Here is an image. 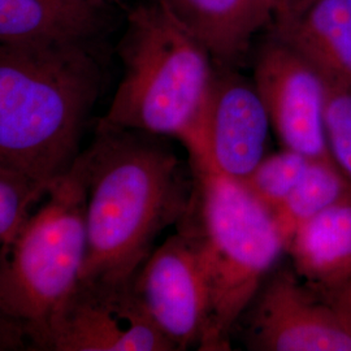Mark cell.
Instances as JSON below:
<instances>
[{"label":"cell","mask_w":351,"mask_h":351,"mask_svg":"<svg viewBox=\"0 0 351 351\" xmlns=\"http://www.w3.org/2000/svg\"><path fill=\"white\" fill-rule=\"evenodd\" d=\"M81 158L86 256L80 281L132 284L163 230L190 213L193 168L163 137L101 123Z\"/></svg>","instance_id":"obj_1"},{"label":"cell","mask_w":351,"mask_h":351,"mask_svg":"<svg viewBox=\"0 0 351 351\" xmlns=\"http://www.w3.org/2000/svg\"><path fill=\"white\" fill-rule=\"evenodd\" d=\"M103 78L93 43L0 45V171L50 191L82 154Z\"/></svg>","instance_id":"obj_2"},{"label":"cell","mask_w":351,"mask_h":351,"mask_svg":"<svg viewBox=\"0 0 351 351\" xmlns=\"http://www.w3.org/2000/svg\"><path fill=\"white\" fill-rule=\"evenodd\" d=\"M119 55L123 77L103 125L175 138L191 151L215 66L213 58L160 0L132 8Z\"/></svg>","instance_id":"obj_3"},{"label":"cell","mask_w":351,"mask_h":351,"mask_svg":"<svg viewBox=\"0 0 351 351\" xmlns=\"http://www.w3.org/2000/svg\"><path fill=\"white\" fill-rule=\"evenodd\" d=\"M191 165V164H190ZM193 168V206L182 220L191 226L206 272L210 307L199 350H230L239 319L287 246L272 213L239 181Z\"/></svg>","instance_id":"obj_4"},{"label":"cell","mask_w":351,"mask_h":351,"mask_svg":"<svg viewBox=\"0 0 351 351\" xmlns=\"http://www.w3.org/2000/svg\"><path fill=\"white\" fill-rule=\"evenodd\" d=\"M86 256V172L82 158L0 247V310L42 350L55 316L81 280Z\"/></svg>","instance_id":"obj_5"},{"label":"cell","mask_w":351,"mask_h":351,"mask_svg":"<svg viewBox=\"0 0 351 351\" xmlns=\"http://www.w3.org/2000/svg\"><path fill=\"white\" fill-rule=\"evenodd\" d=\"M239 328L249 350L351 351L350 328L291 267L265 278Z\"/></svg>","instance_id":"obj_6"},{"label":"cell","mask_w":351,"mask_h":351,"mask_svg":"<svg viewBox=\"0 0 351 351\" xmlns=\"http://www.w3.org/2000/svg\"><path fill=\"white\" fill-rule=\"evenodd\" d=\"M271 129L252 80L216 65L189 162L242 182L267 155Z\"/></svg>","instance_id":"obj_7"},{"label":"cell","mask_w":351,"mask_h":351,"mask_svg":"<svg viewBox=\"0 0 351 351\" xmlns=\"http://www.w3.org/2000/svg\"><path fill=\"white\" fill-rule=\"evenodd\" d=\"M43 351H177L132 284L80 281L50 326Z\"/></svg>","instance_id":"obj_8"},{"label":"cell","mask_w":351,"mask_h":351,"mask_svg":"<svg viewBox=\"0 0 351 351\" xmlns=\"http://www.w3.org/2000/svg\"><path fill=\"white\" fill-rule=\"evenodd\" d=\"M252 82L282 147L311 160H332L326 85L311 64L271 33L255 53Z\"/></svg>","instance_id":"obj_9"},{"label":"cell","mask_w":351,"mask_h":351,"mask_svg":"<svg viewBox=\"0 0 351 351\" xmlns=\"http://www.w3.org/2000/svg\"><path fill=\"white\" fill-rule=\"evenodd\" d=\"M151 251L133 280L155 326L177 351L199 348L207 324L210 295L197 237L186 221Z\"/></svg>","instance_id":"obj_10"},{"label":"cell","mask_w":351,"mask_h":351,"mask_svg":"<svg viewBox=\"0 0 351 351\" xmlns=\"http://www.w3.org/2000/svg\"><path fill=\"white\" fill-rule=\"evenodd\" d=\"M198 39L213 63L237 68L255 37L269 29L277 0H160Z\"/></svg>","instance_id":"obj_11"},{"label":"cell","mask_w":351,"mask_h":351,"mask_svg":"<svg viewBox=\"0 0 351 351\" xmlns=\"http://www.w3.org/2000/svg\"><path fill=\"white\" fill-rule=\"evenodd\" d=\"M110 20L108 0H0V45L93 43Z\"/></svg>","instance_id":"obj_12"},{"label":"cell","mask_w":351,"mask_h":351,"mask_svg":"<svg viewBox=\"0 0 351 351\" xmlns=\"http://www.w3.org/2000/svg\"><path fill=\"white\" fill-rule=\"evenodd\" d=\"M291 268L324 295L351 277V191L308 220L287 245Z\"/></svg>","instance_id":"obj_13"},{"label":"cell","mask_w":351,"mask_h":351,"mask_svg":"<svg viewBox=\"0 0 351 351\" xmlns=\"http://www.w3.org/2000/svg\"><path fill=\"white\" fill-rule=\"evenodd\" d=\"M269 30L326 84L351 90V0H319L297 21Z\"/></svg>","instance_id":"obj_14"},{"label":"cell","mask_w":351,"mask_h":351,"mask_svg":"<svg viewBox=\"0 0 351 351\" xmlns=\"http://www.w3.org/2000/svg\"><path fill=\"white\" fill-rule=\"evenodd\" d=\"M350 191V181L333 160H311L298 185L272 213L285 246L303 224Z\"/></svg>","instance_id":"obj_15"},{"label":"cell","mask_w":351,"mask_h":351,"mask_svg":"<svg viewBox=\"0 0 351 351\" xmlns=\"http://www.w3.org/2000/svg\"><path fill=\"white\" fill-rule=\"evenodd\" d=\"M311 159L297 151L282 147L265 155L241 184L251 195L274 213L301 181Z\"/></svg>","instance_id":"obj_16"},{"label":"cell","mask_w":351,"mask_h":351,"mask_svg":"<svg viewBox=\"0 0 351 351\" xmlns=\"http://www.w3.org/2000/svg\"><path fill=\"white\" fill-rule=\"evenodd\" d=\"M47 194L34 182L0 171V247L14 239L33 207Z\"/></svg>","instance_id":"obj_17"},{"label":"cell","mask_w":351,"mask_h":351,"mask_svg":"<svg viewBox=\"0 0 351 351\" xmlns=\"http://www.w3.org/2000/svg\"><path fill=\"white\" fill-rule=\"evenodd\" d=\"M326 85L329 154L333 163L351 182V90L326 82Z\"/></svg>","instance_id":"obj_18"},{"label":"cell","mask_w":351,"mask_h":351,"mask_svg":"<svg viewBox=\"0 0 351 351\" xmlns=\"http://www.w3.org/2000/svg\"><path fill=\"white\" fill-rule=\"evenodd\" d=\"M25 349H29V343L24 332L0 310V351Z\"/></svg>","instance_id":"obj_19"},{"label":"cell","mask_w":351,"mask_h":351,"mask_svg":"<svg viewBox=\"0 0 351 351\" xmlns=\"http://www.w3.org/2000/svg\"><path fill=\"white\" fill-rule=\"evenodd\" d=\"M317 1L319 0H277L275 20L271 27H281L297 21Z\"/></svg>","instance_id":"obj_20"},{"label":"cell","mask_w":351,"mask_h":351,"mask_svg":"<svg viewBox=\"0 0 351 351\" xmlns=\"http://www.w3.org/2000/svg\"><path fill=\"white\" fill-rule=\"evenodd\" d=\"M320 297L335 308L351 330V277L339 288L333 289Z\"/></svg>","instance_id":"obj_21"}]
</instances>
